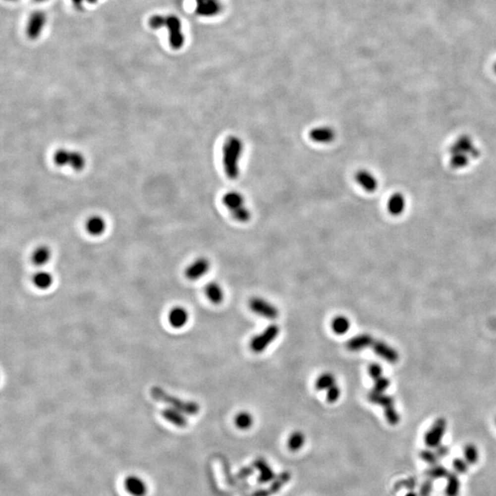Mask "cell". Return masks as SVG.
<instances>
[{"label":"cell","instance_id":"6da1fadb","mask_svg":"<svg viewBox=\"0 0 496 496\" xmlns=\"http://www.w3.org/2000/svg\"><path fill=\"white\" fill-rule=\"evenodd\" d=\"M245 149L244 142L236 135H231L222 146V165L228 178L237 179L240 175V161Z\"/></svg>","mask_w":496,"mask_h":496},{"label":"cell","instance_id":"7a4b0ae2","mask_svg":"<svg viewBox=\"0 0 496 496\" xmlns=\"http://www.w3.org/2000/svg\"><path fill=\"white\" fill-rule=\"evenodd\" d=\"M149 26L154 30H159L165 27L169 34L168 41L171 48L175 50L182 48L185 44V36L183 34L182 24L179 18L174 15H154L149 19Z\"/></svg>","mask_w":496,"mask_h":496},{"label":"cell","instance_id":"3957f363","mask_svg":"<svg viewBox=\"0 0 496 496\" xmlns=\"http://www.w3.org/2000/svg\"><path fill=\"white\" fill-rule=\"evenodd\" d=\"M150 393L153 399H155L156 401L167 403L171 407L179 410L185 415H194L200 412V405L197 402L186 401L180 398H177L176 396L171 395L160 387L157 386L152 387Z\"/></svg>","mask_w":496,"mask_h":496},{"label":"cell","instance_id":"277c9868","mask_svg":"<svg viewBox=\"0 0 496 496\" xmlns=\"http://www.w3.org/2000/svg\"><path fill=\"white\" fill-rule=\"evenodd\" d=\"M222 203L239 222H247L251 219V213L246 207L245 198L238 191L231 190L226 192L222 197Z\"/></svg>","mask_w":496,"mask_h":496},{"label":"cell","instance_id":"5b68a950","mask_svg":"<svg viewBox=\"0 0 496 496\" xmlns=\"http://www.w3.org/2000/svg\"><path fill=\"white\" fill-rule=\"evenodd\" d=\"M54 162L58 166H70L75 171H81L86 166V157L76 150L58 149L54 155Z\"/></svg>","mask_w":496,"mask_h":496},{"label":"cell","instance_id":"8992f818","mask_svg":"<svg viewBox=\"0 0 496 496\" xmlns=\"http://www.w3.org/2000/svg\"><path fill=\"white\" fill-rule=\"evenodd\" d=\"M279 333V327L276 325H271L267 327L260 334L255 336L250 342L252 350L256 353L264 351L265 349L271 344Z\"/></svg>","mask_w":496,"mask_h":496},{"label":"cell","instance_id":"52a82bcc","mask_svg":"<svg viewBox=\"0 0 496 496\" xmlns=\"http://www.w3.org/2000/svg\"><path fill=\"white\" fill-rule=\"evenodd\" d=\"M46 24V15L43 11H34L31 14L26 26L27 36L31 40L39 38Z\"/></svg>","mask_w":496,"mask_h":496},{"label":"cell","instance_id":"ba28073f","mask_svg":"<svg viewBox=\"0 0 496 496\" xmlns=\"http://www.w3.org/2000/svg\"><path fill=\"white\" fill-rule=\"evenodd\" d=\"M446 421L445 418H439L434 423L432 427L425 436V443L428 447H437L441 444V440L446 431Z\"/></svg>","mask_w":496,"mask_h":496},{"label":"cell","instance_id":"9c48e42d","mask_svg":"<svg viewBox=\"0 0 496 496\" xmlns=\"http://www.w3.org/2000/svg\"><path fill=\"white\" fill-rule=\"evenodd\" d=\"M196 13L201 17H215L223 9L221 0H195Z\"/></svg>","mask_w":496,"mask_h":496},{"label":"cell","instance_id":"30bf717a","mask_svg":"<svg viewBox=\"0 0 496 496\" xmlns=\"http://www.w3.org/2000/svg\"><path fill=\"white\" fill-rule=\"evenodd\" d=\"M249 307L252 312L258 314L267 319H276L278 316V311L274 305H272L261 298H253L249 301Z\"/></svg>","mask_w":496,"mask_h":496},{"label":"cell","instance_id":"8fae6325","mask_svg":"<svg viewBox=\"0 0 496 496\" xmlns=\"http://www.w3.org/2000/svg\"><path fill=\"white\" fill-rule=\"evenodd\" d=\"M309 136L314 143L327 145L333 142L336 136V133L330 126H319L312 129L310 131Z\"/></svg>","mask_w":496,"mask_h":496},{"label":"cell","instance_id":"7c38bea8","mask_svg":"<svg viewBox=\"0 0 496 496\" xmlns=\"http://www.w3.org/2000/svg\"><path fill=\"white\" fill-rule=\"evenodd\" d=\"M210 267L211 264L207 258H198L187 268V270L185 271V276H187V278H189V280H197L201 278V276H204L205 274H207Z\"/></svg>","mask_w":496,"mask_h":496},{"label":"cell","instance_id":"4fadbf2b","mask_svg":"<svg viewBox=\"0 0 496 496\" xmlns=\"http://www.w3.org/2000/svg\"><path fill=\"white\" fill-rule=\"evenodd\" d=\"M371 347L373 348V350H374L376 355H378L381 358H383V359H385L389 363H396L398 361V359H399L398 352L396 351L394 348H392L391 346L387 345L386 343H384L383 341L374 340V342H373V344L371 345Z\"/></svg>","mask_w":496,"mask_h":496},{"label":"cell","instance_id":"5bb4252c","mask_svg":"<svg viewBox=\"0 0 496 496\" xmlns=\"http://www.w3.org/2000/svg\"><path fill=\"white\" fill-rule=\"evenodd\" d=\"M356 180L358 185L366 190V192H374L378 189V180L369 170H359L356 174Z\"/></svg>","mask_w":496,"mask_h":496},{"label":"cell","instance_id":"9a60e30c","mask_svg":"<svg viewBox=\"0 0 496 496\" xmlns=\"http://www.w3.org/2000/svg\"><path fill=\"white\" fill-rule=\"evenodd\" d=\"M189 317V313L185 308L176 306L168 313V323L173 328L180 329L187 325Z\"/></svg>","mask_w":496,"mask_h":496},{"label":"cell","instance_id":"2e32d148","mask_svg":"<svg viewBox=\"0 0 496 496\" xmlns=\"http://www.w3.org/2000/svg\"><path fill=\"white\" fill-rule=\"evenodd\" d=\"M450 153L452 155L453 154H465V155L471 154V156L473 157H479V154H480L479 150L476 149L472 144L471 139L469 138L468 136H462V137L458 138L457 142H455V144L451 146Z\"/></svg>","mask_w":496,"mask_h":496},{"label":"cell","instance_id":"e0dca14e","mask_svg":"<svg viewBox=\"0 0 496 496\" xmlns=\"http://www.w3.org/2000/svg\"><path fill=\"white\" fill-rule=\"evenodd\" d=\"M374 342V338L371 336V334L368 333H362L358 334L351 339L348 340L346 343V347L350 351H359L362 350L368 346H371Z\"/></svg>","mask_w":496,"mask_h":496},{"label":"cell","instance_id":"ac0fdd59","mask_svg":"<svg viewBox=\"0 0 496 496\" xmlns=\"http://www.w3.org/2000/svg\"><path fill=\"white\" fill-rule=\"evenodd\" d=\"M106 227V220L100 215H93L86 221V230L93 236H100L104 233Z\"/></svg>","mask_w":496,"mask_h":496},{"label":"cell","instance_id":"d6986e66","mask_svg":"<svg viewBox=\"0 0 496 496\" xmlns=\"http://www.w3.org/2000/svg\"><path fill=\"white\" fill-rule=\"evenodd\" d=\"M126 491L132 496H145L146 486L143 480L137 476H129L124 482Z\"/></svg>","mask_w":496,"mask_h":496},{"label":"cell","instance_id":"ffe728a7","mask_svg":"<svg viewBox=\"0 0 496 496\" xmlns=\"http://www.w3.org/2000/svg\"><path fill=\"white\" fill-rule=\"evenodd\" d=\"M184 415V413L173 407L165 408L162 411L164 418L177 427H185L187 426L188 420Z\"/></svg>","mask_w":496,"mask_h":496},{"label":"cell","instance_id":"44dd1931","mask_svg":"<svg viewBox=\"0 0 496 496\" xmlns=\"http://www.w3.org/2000/svg\"><path fill=\"white\" fill-rule=\"evenodd\" d=\"M405 199L401 193H395L392 195L388 201L387 208L389 214L391 215H401L405 210Z\"/></svg>","mask_w":496,"mask_h":496},{"label":"cell","instance_id":"7402d4cb","mask_svg":"<svg viewBox=\"0 0 496 496\" xmlns=\"http://www.w3.org/2000/svg\"><path fill=\"white\" fill-rule=\"evenodd\" d=\"M368 399L372 403H376L383 408H389L391 406H394V400L391 396L386 395L384 392H379L375 389H371L368 394Z\"/></svg>","mask_w":496,"mask_h":496},{"label":"cell","instance_id":"603a6c76","mask_svg":"<svg viewBox=\"0 0 496 496\" xmlns=\"http://www.w3.org/2000/svg\"><path fill=\"white\" fill-rule=\"evenodd\" d=\"M205 294L214 304H220L223 301V290L218 283L211 282L205 287Z\"/></svg>","mask_w":496,"mask_h":496},{"label":"cell","instance_id":"cb8c5ba5","mask_svg":"<svg viewBox=\"0 0 496 496\" xmlns=\"http://www.w3.org/2000/svg\"><path fill=\"white\" fill-rule=\"evenodd\" d=\"M51 256H52V252H51L50 248L46 245H41L32 253V263L35 266L42 267L50 260Z\"/></svg>","mask_w":496,"mask_h":496},{"label":"cell","instance_id":"d4e9b609","mask_svg":"<svg viewBox=\"0 0 496 496\" xmlns=\"http://www.w3.org/2000/svg\"><path fill=\"white\" fill-rule=\"evenodd\" d=\"M32 282L39 289H48L54 283V277L47 271H39L32 277Z\"/></svg>","mask_w":496,"mask_h":496},{"label":"cell","instance_id":"484cf974","mask_svg":"<svg viewBox=\"0 0 496 496\" xmlns=\"http://www.w3.org/2000/svg\"><path fill=\"white\" fill-rule=\"evenodd\" d=\"M447 484L446 487V496H458L460 490V482L455 472H449L447 475Z\"/></svg>","mask_w":496,"mask_h":496},{"label":"cell","instance_id":"4316f807","mask_svg":"<svg viewBox=\"0 0 496 496\" xmlns=\"http://www.w3.org/2000/svg\"><path fill=\"white\" fill-rule=\"evenodd\" d=\"M349 327H350V322L343 315H339V316L335 317L332 322V328H333V332L337 334H344V333H346L348 331Z\"/></svg>","mask_w":496,"mask_h":496},{"label":"cell","instance_id":"83f0119b","mask_svg":"<svg viewBox=\"0 0 496 496\" xmlns=\"http://www.w3.org/2000/svg\"><path fill=\"white\" fill-rule=\"evenodd\" d=\"M335 384V378L331 373H324L316 380L315 387L318 390H324L331 388Z\"/></svg>","mask_w":496,"mask_h":496},{"label":"cell","instance_id":"f1b7e54d","mask_svg":"<svg viewBox=\"0 0 496 496\" xmlns=\"http://www.w3.org/2000/svg\"><path fill=\"white\" fill-rule=\"evenodd\" d=\"M449 471L442 465H432L429 469L426 471V475L431 480H437L441 478L447 477Z\"/></svg>","mask_w":496,"mask_h":496},{"label":"cell","instance_id":"f546056e","mask_svg":"<svg viewBox=\"0 0 496 496\" xmlns=\"http://www.w3.org/2000/svg\"><path fill=\"white\" fill-rule=\"evenodd\" d=\"M234 422H235L236 427H238V428L243 429V430H246V429H248V428L251 427L254 420H253V416L249 413L242 412V413H240V414L236 415V417L234 419Z\"/></svg>","mask_w":496,"mask_h":496},{"label":"cell","instance_id":"4dcf8cb0","mask_svg":"<svg viewBox=\"0 0 496 496\" xmlns=\"http://www.w3.org/2000/svg\"><path fill=\"white\" fill-rule=\"evenodd\" d=\"M303 444H304L303 434L301 433V432H294L289 438L288 446H289L290 450L296 451V450H299Z\"/></svg>","mask_w":496,"mask_h":496},{"label":"cell","instance_id":"1f68e13d","mask_svg":"<svg viewBox=\"0 0 496 496\" xmlns=\"http://www.w3.org/2000/svg\"><path fill=\"white\" fill-rule=\"evenodd\" d=\"M465 460L469 464H474L476 463L479 459V451L477 447L474 445H467L464 448Z\"/></svg>","mask_w":496,"mask_h":496},{"label":"cell","instance_id":"d6a6232c","mask_svg":"<svg viewBox=\"0 0 496 496\" xmlns=\"http://www.w3.org/2000/svg\"><path fill=\"white\" fill-rule=\"evenodd\" d=\"M469 164V157L465 154H453L450 159V165L453 168H462Z\"/></svg>","mask_w":496,"mask_h":496},{"label":"cell","instance_id":"836d02e7","mask_svg":"<svg viewBox=\"0 0 496 496\" xmlns=\"http://www.w3.org/2000/svg\"><path fill=\"white\" fill-rule=\"evenodd\" d=\"M384 414H385V417H386V419H387L389 424L392 425V426H395L397 424H399V422H400V415L398 414V412L396 411L394 406L384 409Z\"/></svg>","mask_w":496,"mask_h":496},{"label":"cell","instance_id":"e575fe53","mask_svg":"<svg viewBox=\"0 0 496 496\" xmlns=\"http://www.w3.org/2000/svg\"><path fill=\"white\" fill-rule=\"evenodd\" d=\"M420 458L426 461L428 464L436 465L438 464V461H439V457L438 455L436 454V452H433L432 450L430 449H424L422 450L420 452Z\"/></svg>","mask_w":496,"mask_h":496},{"label":"cell","instance_id":"d590c367","mask_svg":"<svg viewBox=\"0 0 496 496\" xmlns=\"http://www.w3.org/2000/svg\"><path fill=\"white\" fill-rule=\"evenodd\" d=\"M374 388L373 389H375L376 391H379V392H384V390L387 389L390 384V382L387 378L382 377L378 378L376 380H374Z\"/></svg>","mask_w":496,"mask_h":496},{"label":"cell","instance_id":"8d00e7d4","mask_svg":"<svg viewBox=\"0 0 496 496\" xmlns=\"http://www.w3.org/2000/svg\"><path fill=\"white\" fill-rule=\"evenodd\" d=\"M340 393L341 391L339 387L336 384H334L331 388L327 389V401L329 402H336L339 399Z\"/></svg>","mask_w":496,"mask_h":496},{"label":"cell","instance_id":"74e56055","mask_svg":"<svg viewBox=\"0 0 496 496\" xmlns=\"http://www.w3.org/2000/svg\"><path fill=\"white\" fill-rule=\"evenodd\" d=\"M468 462L462 458H455L453 459V468L458 473H466L468 471Z\"/></svg>","mask_w":496,"mask_h":496},{"label":"cell","instance_id":"f35d334b","mask_svg":"<svg viewBox=\"0 0 496 496\" xmlns=\"http://www.w3.org/2000/svg\"><path fill=\"white\" fill-rule=\"evenodd\" d=\"M417 485V480L415 477H410L406 480H403V481H401L400 483L397 484V489H401V488H405V489H408V490H413L415 489Z\"/></svg>","mask_w":496,"mask_h":496},{"label":"cell","instance_id":"ab89813d","mask_svg":"<svg viewBox=\"0 0 496 496\" xmlns=\"http://www.w3.org/2000/svg\"><path fill=\"white\" fill-rule=\"evenodd\" d=\"M433 490V483L431 479H428L424 482L420 486L419 496H430Z\"/></svg>","mask_w":496,"mask_h":496},{"label":"cell","instance_id":"60d3db41","mask_svg":"<svg viewBox=\"0 0 496 496\" xmlns=\"http://www.w3.org/2000/svg\"><path fill=\"white\" fill-rule=\"evenodd\" d=\"M383 369L380 365L377 364V363H373V364L370 365L369 367V373L371 375V377L373 379V380H376L378 378L382 377L383 376Z\"/></svg>","mask_w":496,"mask_h":496},{"label":"cell","instance_id":"b9f144b4","mask_svg":"<svg viewBox=\"0 0 496 496\" xmlns=\"http://www.w3.org/2000/svg\"><path fill=\"white\" fill-rule=\"evenodd\" d=\"M449 453V447L446 446H443V445H440L439 446L436 447V454L438 455L439 458H445Z\"/></svg>","mask_w":496,"mask_h":496},{"label":"cell","instance_id":"7bdbcfd3","mask_svg":"<svg viewBox=\"0 0 496 496\" xmlns=\"http://www.w3.org/2000/svg\"><path fill=\"white\" fill-rule=\"evenodd\" d=\"M72 3L75 5L77 8H80L83 6V3L86 2V0H71Z\"/></svg>","mask_w":496,"mask_h":496},{"label":"cell","instance_id":"ee69618b","mask_svg":"<svg viewBox=\"0 0 496 496\" xmlns=\"http://www.w3.org/2000/svg\"><path fill=\"white\" fill-rule=\"evenodd\" d=\"M405 496H419V495H417L416 493L412 491V492H409L408 494Z\"/></svg>","mask_w":496,"mask_h":496},{"label":"cell","instance_id":"f6af8a7d","mask_svg":"<svg viewBox=\"0 0 496 496\" xmlns=\"http://www.w3.org/2000/svg\"><path fill=\"white\" fill-rule=\"evenodd\" d=\"M86 2H88V4H96L98 0H86Z\"/></svg>","mask_w":496,"mask_h":496},{"label":"cell","instance_id":"bcb514c9","mask_svg":"<svg viewBox=\"0 0 496 496\" xmlns=\"http://www.w3.org/2000/svg\"><path fill=\"white\" fill-rule=\"evenodd\" d=\"M34 1H36V2H38V3H43V2H45V1H47V0H34Z\"/></svg>","mask_w":496,"mask_h":496},{"label":"cell","instance_id":"7dc6e473","mask_svg":"<svg viewBox=\"0 0 496 496\" xmlns=\"http://www.w3.org/2000/svg\"><path fill=\"white\" fill-rule=\"evenodd\" d=\"M8 1H16V0H8Z\"/></svg>","mask_w":496,"mask_h":496}]
</instances>
